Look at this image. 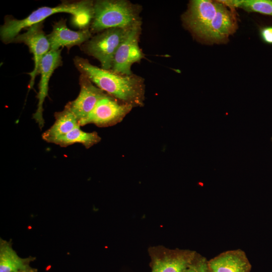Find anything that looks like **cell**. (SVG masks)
<instances>
[{
  "instance_id": "obj_12",
  "label": "cell",
  "mask_w": 272,
  "mask_h": 272,
  "mask_svg": "<svg viewBox=\"0 0 272 272\" xmlns=\"http://www.w3.org/2000/svg\"><path fill=\"white\" fill-rule=\"evenodd\" d=\"M61 48L57 50H50L42 58L39 69L40 80L39 84V91L37 95L38 99L37 108L33 115V118L41 128L44 125L43 117V103L48 95V83L54 70L62 65L61 56Z\"/></svg>"
},
{
  "instance_id": "obj_11",
  "label": "cell",
  "mask_w": 272,
  "mask_h": 272,
  "mask_svg": "<svg viewBox=\"0 0 272 272\" xmlns=\"http://www.w3.org/2000/svg\"><path fill=\"white\" fill-rule=\"evenodd\" d=\"M79 84L80 91L79 95L76 99L68 102L65 106L75 115L79 123L88 116L97 102L107 94L82 74L79 78Z\"/></svg>"
},
{
  "instance_id": "obj_14",
  "label": "cell",
  "mask_w": 272,
  "mask_h": 272,
  "mask_svg": "<svg viewBox=\"0 0 272 272\" xmlns=\"http://www.w3.org/2000/svg\"><path fill=\"white\" fill-rule=\"evenodd\" d=\"M211 272H250V263L240 250L222 253L208 261Z\"/></svg>"
},
{
  "instance_id": "obj_13",
  "label": "cell",
  "mask_w": 272,
  "mask_h": 272,
  "mask_svg": "<svg viewBox=\"0 0 272 272\" xmlns=\"http://www.w3.org/2000/svg\"><path fill=\"white\" fill-rule=\"evenodd\" d=\"M50 50H57L65 47L69 50L73 46H81L92 37L89 28L73 31L66 24V20L61 19L54 23L52 30L47 35Z\"/></svg>"
},
{
  "instance_id": "obj_1",
  "label": "cell",
  "mask_w": 272,
  "mask_h": 272,
  "mask_svg": "<svg viewBox=\"0 0 272 272\" xmlns=\"http://www.w3.org/2000/svg\"><path fill=\"white\" fill-rule=\"evenodd\" d=\"M74 64L82 75L107 94L132 107L143 106L144 101V79L132 74L123 75L111 70L98 67L84 58L76 56Z\"/></svg>"
},
{
  "instance_id": "obj_16",
  "label": "cell",
  "mask_w": 272,
  "mask_h": 272,
  "mask_svg": "<svg viewBox=\"0 0 272 272\" xmlns=\"http://www.w3.org/2000/svg\"><path fill=\"white\" fill-rule=\"evenodd\" d=\"M36 258L21 257L13 248L11 241L0 238V272H16L30 266Z\"/></svg>"
},
{
  "instance_id": "obj_6",
  "label": "cell",
  "mask_w": 272,
  "mask_h": 272,
  "mask_svg": "<svg viewBox=\"0 0 272 272\" xmlns=\"http://www.w3.org/2000/svg\"><path fill=\"white\" fill-rule=\"evenodd\" d=\"M133 107L107 94L96 104L88 116L79 123L81 126L94 124L99 127H107L120 122Z\"/></svg>"
},
{
  "instance_id": "obj_18",
  "label": "cell",
  "mask_w": 272,
  "mask_h": 272,
  "mask_svg": "<svg viewBox=\"0 0 272 272\" xmlns=\"http://www.w3.org/2000/svg\"><path fill=\"white\" fill-rule=\"evenodd\" d=\"M226 5L248 12H257L272 16V0H225Z\"/></svg>"
},
{
  "instance_id": "obj_3",
  "label": "cell",
  "mask_w": 272,
  "mask_h": 272,
  "mask_svg": "<svg viewBox=\"0 0 272 272\" xmlns=\"http://www.w3.org/2000/svg\"><path fill=\"white\" fill-rule=\"evenodd\" d=\"M140 13V7L127 1H96L89 29L92 33L110 28L128 30L141 25Z\"/></svg>"
},
{
  "instance_id": "obj_9",
  "label": "cell",
  "mask_w": 272,
  "mask_h": 272,
  "mask_svg": "<svg viewBox=\"0 0 272 272\" xmlns=\"http://www.w3.org/2000/svg\"><path fill=\"white\" fill-rule=\"evenodd\" d=\"M141 25L129 29L118 48L113 61L112 71L123 75H131V65L144 57L139 45Z\"/></svg>"
},
{
  "instance_id": "obj_19",
  "label": "cell",
  "mask_w": 272,
  "mask_h": 272,
  "mask_svg": "<svg viewBox=\"0 0 272 272\" xmlns=\"http://www.w3.org/2000/svg\"><path fill=\"white\" fill-rule=\"evenodd\" d=\"M185 272H211V270L207 259L196 254Z\"/></svg>"
},
{
  "instance_id": "obj_20",
  "label": "cell",
  "mask_w": 272,
  "mask_h": 272,
  "mask_svg": "<svg viewBox=\"0 0 272 272\" xmlns=\"http://www.w3.org/2000/svg\"><path fill=\"white\" fill-rule=\"evenodd\" d=\"M260 35L262 40L269 44H272V27L262 28L260 30Z\"/></svg>"
},
{
  "instance_id": "obj_5",
  "label": "cell",
  "mask_w": 272,
  "mask_h": 272,
  "mask_svg": "<svg viewBox=\"0 0 272 272\" xmlns=\"http://www.w3.org/2000/svg\"><path fill=\"white\" fill-rule=\"evenodd\" d=\"M148 253L151 272H185L196 254L191 250L170 249L161 245L149 247Z\"/></svg>"
},
{
  "instance_id": "obj_7",
  "label": "cell",
  "mask_w": 272,
  "mask_h": 272,
  "mask_svg": "<svg viewBox=\"0 0 272 272\" xmlns=\"http://www.w3.org/2000/svg\"><path fill=\"white\" fill-rule=\"evenodd\" d=\"M218 8V1L193 0L190 2L187 11L182 16L185 27L202 42L214 19Z\"/></svg>"
},
{
  "instance_id": "obj_8",
  "label": "cell",
  "mask_w": 272,
  "mask_h": 272,
  "mask_svg": "<svg viewBox=\"0 0 272 272\" xmlns=\"http://www.w3.org/2000/svg\"><path fill=\"white\" fill-rule=\"evenodd\" d=\"M238 28L235 8L218 1L216 14L211 22L202 42L208 44L225 43Z\"/></svg>"
},
{
  "instance_id": "obj_4",
  "label": "cell",
  "mask_w": 272,
  "mask_h": 272,
  "mask_svg": "<svg viewBox=\"0 0 272 272\" xmlns=\"http://www.w3.org/2000/svg\"><path fill=\"white\" fill-rule=\"evenodd\" d=\"M128 30L110 28L104 30L82 44V49L98 59L102 69L111 70L116 52Z\"/></svg>"
},
{
  "instance_id": "obj_2",
  "label": "cell",
  "mask_w": 272,
  "mask_h": 272,
  "mask_svg": "<svg viewBox=\"0 0 272 272\" xmlns=\"http://www.w3.org/2000/svg\"><path fill=\"white\" fill-rule=\"evenodd\" d=\"M59 13L72 14L75 25L81 29H87L93 19L94 2L88 0L65 1L53 7H42L21 20L7 16L0 29L1 40L5 43H11L23 29L43 22L49 16Z\"/></svg>"
},
{
  "instance_id": "obj_17",
  "label": "cell",
  "mask_w": 272,
  "mask_h": 272,
  "mask_svg": "<svg viewBox=\"0 0 272 272\" xmlns=\"http://www.w3.org/2000/svg\"><path fill=\"white\" fill-rule=\"evenodd\" d=\"M101 138L96 132H87L82 130L80 126H78L56 139L52 144L61 147H66L76 143H80L88 149L99 142Z\"/></svg>"
},
{
  "instance_id": "obj_21",
  "label": "cell",
  "mask_w": 272,
  "mask_h": 272,
  "mask_svg": "<svg viewBox=\"0 0 272 272\" xmlns=\"http://www.w3.org/2000/svg\"><path fill=\"white\" fill-rule=\"evenodd\" d=\"M16 272H38V270L36 268L30 266L27 268L21 269Z\"/></svg>"
},
{
  "instance_id": "obj_10",
  "label": "cell",
  "mask_w": 272,
  "mask_h": 272,
  "mask_svg": "<svg viewBox=\"0 0 272 272\" xmlns=\"http://www.w3.org/2000/svg\"><path fill=\"white\" fill-rule=\"evenodd\" d=\"M43 22L28 27L25 32L18 34L12 42L24 43L28 46L30 52L33 55L34 66L33 71L29 73L30 77L29 90L33 88L36 77L39 74L42 58L50 50L49 42L43 29Z\"/></svg>"
},
{
  "instance_id": "obj_15",
  "label": "cell",
  "mask_w": 272,
  "mask_h": 272,
  "mask_svg": "<svg viewBox=\"0 0 272 272\" xmlns=\"http://www.w3.org/2000/svg\"><path fill=\"white\" fill-rule=\"evenodd\" d=\"M54 116L53 124L42 134V139L47 143H52L56 139L80 126L77 117L66 106L63 110L55 112Z\"/></svg>"
}]
</instances>
